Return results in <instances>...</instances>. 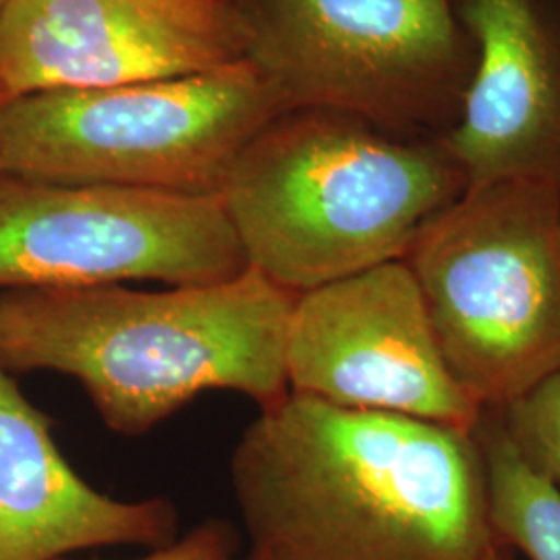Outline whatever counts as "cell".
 <instances>
[{"label": "cell", "instance_id": "cell-1", "mask_svg": "<svg viewBox=\"0 0 560 560\" xmlns=\"http://www.w3.org/2000/svg\"><path fill=\"white\" fill-rule=\"evenodd\" d=\"M243 560H490L476 434L287 395L235 446Z\"/></svg>", "mask_w": 560, "mask_h": 560}, {"label": "cell", "instance_id": "cell-2", "mask_svg": "<svg viewBox=\"0 0 560 560\" xmlns=\"http://www.w3.org/2000/svg\"><path fill=\"white\" fill-rule=\"evenodd\" d=\"M295 295L249 268L212 284L0 293V368L80 382L104 423L140 436L206 390L268 409L289 395Z\"/></svg>", "mask_w": 560, "mask_h": 560}, {"label": "cell", "instance_id": "cell-3", "mask_svg": "<svg viewBox=\"0 0 560 560\" xmlns=\"http://www.w3.org/2000/svg\"><path fill=\"white\" fill-rule=\"evenodd\" d=\"M467 189L442 140H409L328 110L284 113L219 189L247 266L300 295L402 260Z\"/></svg>", "mask_w": 560, "mask_h": 560}, {"label": "cell", "instance_id": "cell-4", "mask_svg": "<svg viewBox=\"0 0 560 560\" xmlns=\"http://www.w3.org/2000/svg\"><path fill=\"white\" fill-rule=\"evenodd\" d=\"M402 260L444 360L481 409H502L560 372L559 185H471Z\"/></svg>", "mask_w": 560, "mask_h": 560}, {"label": "cell", "instance_id": "cell-5", "mask_svg": "<svg viewBox=\"0 0 560 560\" xmlns=\"http://www.w3.org/2000/svg\"><path fill=\"white\" fill-rule=\"evenodd\" d=\"M284 115L260 71H217L0 104V173L219 196L241 150Z\"/></svg>", "mask_w": 560, "mask_h": 560}, {"label": "cell", "instance_id": "cell-6", "mask_svg": "<svg viewBox=\"0 0 560 560\" xmlns=\"http://www.w3.org/2000/svg\"><path fill=\"white\" fill-rule=\"evenodd\" d=\"M233 2L245 60L284 113H339L409 140L457 125L476 46L453 0Z\"/></svg>", "mask_w": 560, "mask_h": 560}, {"label": "cell", "instance_id": "cell-7", "mask_svg": "<svg viewBox=\"0 0 560 560\" xmlns=\"http://www.w3.org/2000/svg\"><path fill=\"white\" fill-rule=\"evenodd\" d=\"M245 270L219 196L0 173V291L187 287Z\"/></svg>", "mask_w": 560, "mask_h": 560}, {"label": "cell", "instance_id": "cell-8", "mask_svg": "<svg viewBox=\"0 0 560 560\" xmlns=\"http://www.w3.org/2000/svg\"><path fill=\"white\" fill-rule=\"evenodd\" d=\"M291 395L474 432L481 420L442 355L405 260L295 295L284 349Z\"/></svg>", "mask_w": 560, "mask_h": 560}, {"label": "cell", "instance_id": "cell-9", "mask_svg": "<svg viewBox=\"0 0 560 560\" xmlns=\"http://www.w3.org/2000/svg\"><path fill=\"white\" fill-rule=\"evenodd\" d=\"M245 60L233 0H9L0 104L217 71Z\"/></svg>", "mask_w": 560, "mask_h": 560}, {"label": "cell", "instance_id": "cell-10", "mask_svg": "<svg viewBox=\"0 0 560 560\" xmlns=\"http://www.w3.org/2000/svg\"><path fill=\"white\" fill-rule=\"evenodd\" d=\"M476 46L460 117L442 140L467 187H560V0H453Z\"/></svg>", "mask_w": 560, "mask_h": 560}, {"label": "cell", "instance_id": "cell-11", "mask_svg": "<svg viewBox=\"0 0 560 560\" xmlns=\"http://www.w3.org/2000/svg\"><path fill=\"white\" fill-rule=\"evenodd\" d=\"M177 529L173 502L119 501L83 480L48 418L0 368V560H59L102 546L156 550Z\"/></svg>", "mask_w": 560, "mask_h": 560}, {"label": "cell", "instance_id": "cell-12", "mask_svg": "<svg viewBox=\"0 0 560 560\" xmlns=\"http://www.w3.org/2000/svg\"><path fill=\"white\" fill-rule=\"evenodd\" d=\"M480 446L488 517L502 546L529 560H560V486L521 455L499 409H483L474 430Z\"/></svg>", "mask_w": 560, "mask_h": 560}, {"label": "cell", "instance_id": "cell-13", "mask_svg": "<svg viewBox=\"0 0 560 560\" xmlns=\"http://www.w3.org/2000/svg\"><path fill=\"white\" fill-rule=\"evenodd\" d=\"M499 411L521 455L560 486V372Z\"/></svg>", "mask_w": 560, "mask_h": 560}, {"label": "cell", "instance_id": "cell-14", "mask_svg": "<svg viewBox=\"0 0 560 560\" xmlns=\"http://www.w3.org/2000/svg\"><path fill=\"white\" fill-rule=\"evenodd\" d=\"M235 557V532L229 523L219 520L203 521L183 538L152 550L150 555L133 560H233ZM59 560H98L67 559Z\"/></svg>", "mask_w": 560, "mask_h": 560}, {"label": "cell", "instance_id": "cell-15", "mask_svg": "<svg viewBox=\"0 0 560 560\" xmlns=\"http://www.w3.org/2000/svg\"><path fill=\"white\" fill-rule=\"evenodd\" d=\"M490 560H517V557H515V550H513V548L499 544L497 550H494V555L490 557Z\"/></svg>", "mask_w": 560, "mask_h": 560}, {"label": "cell", "instance_id": "cell-16", "mask_svg": "<svg viewBox=\"0 0 560 560\" xmlns=\"http://www.w3.org/2000/svg\"><path fill=\"white\" fill-rule=\"evenodd\" d=\"M7 2H9V0H0V9H2Z\"/></svg>", "mask_w": 560, "mask_h": 560}, {"label": "cell", "instance_id": "cell-17", "mask_svg": "<svg viewBox=\"0 0 560 560\" xmlns=\"http://www.w3.org/2000/svg\"><path fill=\"white\" fill-rule=\"evenodd\" d=\"M233 560H237V559H233Z\"/></svg>", "mask_w": 560, "mask_h": 560}]
</instances>
